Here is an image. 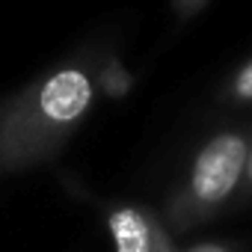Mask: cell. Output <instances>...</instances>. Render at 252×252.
Returning a JSON list of instances; mask_svg holds the SVG:
<instances>
[{"label": "cell", "mask_w": 252, "mask_h": 252, "mask_svg": "<svg viewBox=\"0 0 252 252\" xmlns=\"http://www.w3.org/2000/svg\"><path fill=\"white\" fill-rule=\"evenodd\" d=\"M225 98L234 101V104H252V60L243 63L231 74V80L225 86Z\"/></svg>", "instance_id": "obj_4"}, {"label": "cell", "mask_w": 252, "mask_h": 252, "mask_svg": "<svg viewBox=\"0 0 252 252\" xmlns=\"http://www.w3.org/2000/svg\"><path fill=\"white\" fill-rule=\"evenodd\" d=\"M184 252H234V249L228 243H220V240H205V243H193Z\"/></svg>", "instance_id": "obj_5"}, {"label": "cell", "mask_w": 252, "mask_h": 252, "mask_svg": "<svg viewBox=\"0 0 252 252\" xmlns=\"http://www.w3.org/2000/svg\"><path fill=\"white\" fill-rule=\"evenodd\" d=\"M205 6H208V0H199V3H175V12H181V15L187 18V15H196V12L205 9Z\"/></svg>", "instance_id": "obj_6"}, {"label": "cell", "mask_w": 252, "mask_h": 252, "mask_svg": "<svg viewBox=\"0 0 252 252\" xmlns=\"http://www.w3.org/2000/svg\"><path fill=\"white\" fill-rule=\"evenodd\" d=\"M107 228L113 252H175L166 222L146 205H113Z\"/></svg>", "instance_id": "obj_3"}, {"label": "cell", "mask_w": 252, "mask_h": 252, "mask_svg": "<svg viewBox=\"0 0 252 252\" xmlns=\"http://www.w3.org/2000/svg\"><path fill=\"white\" fill-rule=\"evenodd\" d=\"M246 193H252V143H249V158H246V172H243V184Z\"/></svg>", "instance_id": "obj_7"}, {"label": "cell", "mask_w": 252, "mask_h": 252, "mask_svg": "<svg viewBox=\"0 0 252 252\" xmlns=\"http://www.w3.org/2000/svg\"><path fill=\"white\" fill-rule=\"evenodd\" d=\"M86 65L65 63L0 104V166L33 169L60 155L95 104Z\"/></svg>", "instance_id": "obj_1"}, {"label": "cell", "mask_w": 252, "mask_h": 252, "mask_svg": "<svg viewBox=\"0 0 252 252\" xmlns=\"http://www.w3.org/2000/svg\"><path fill=\"white\" fill-rule=\"evenodd\" d=\"M249 137L243 131L214 134L193 158L187 178L166 205V220L175 231H187L220 211L243 184Z\"/></svg>", "instance_id": "obj_2"}]
</instances>
